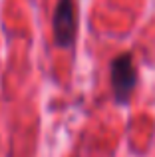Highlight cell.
<instances>
[{
  "label": "cell",
  "mask_w": 155,
  "mask_h": 157,
  "mask_svg": "<svg viewBox=\"0 0 155 157\" xmlns=\"http://www.w3.org/2000/svg\"><path fill=\"white\" fill-rule=\"evenodd\" d=\"M137 84V72L129 54H121L112 64V88L115 94V100L125 104L131 96L133 88Z\"/></svg>",
  "instance_id": "2"
},
{
  "label": "cell",
  "mask_w": 155,
  "mask_h": 157,
  "mask_svg": "<svg viewBox=\"0 0 155 157\" xmlns=\"http://www.w3.org/2000/svg\"><path fill=\"white\" fill-rule=\"evenodd\" d=\"M54 40L60 48H70L76 40L78 10L76 0H58L54 10Z\"/></svg>",
  "instance_id": "1"
}]
</instances>
